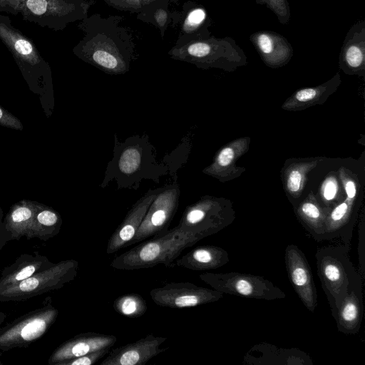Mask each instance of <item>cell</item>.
<instances>
[{"label": "cell", "mask_w": 365, "mask_h": 365, "mask_svg": "<svg viewBox=\"0 0 365 365\" xmlns=\"http://www.w3.org/2000/svg\"><path fill=\"white\" fill-rule=\"evenodd\" d=\"M258 3L266 4L280 19L282 24H287L289 18V9L287 0H256Z\"/></svg>", "instance_id": "cell-30"}, {"label": "cell", "mask_w": 365, "mask_h": 365, "mask_svg": "<svg viewBox=\"0 0 365 365\" xmlns=\"http://www.w3.org/2000/svg\"><path fill=\"white\" fill-rule=\"evenodd\" d=\"M339 184L335 175H328L319 190V202L330 210L344 200Z\"/></svg>", "instance_id": "cell-28"}, {"label": "cell", "mask_w": 365, "mask_h": 365, "mask_svg": "<svg viewBox=\"0 0 365 365\" xmlns=\"http://www.w3.org/2000/svg\"><path fill=\"white\" fill-rule=\"evenodd\" d=\"M322 158L290 159L286 162L281 174L284 190L294 201L301 197L308 173L317 167Z\"/></svg>", "instance_id": "cell-25"}, {"label": "cell", "mask_w": 365, "mask_h": 365, "mask_svg": "<svg viewBox=\"0 0 365 365\" xmlns=\"http://www.w3.org/2000/svg\"><path fill=\"white\" fill-rule=\"evenodd\" d=\"M113 307L116 312L128 318L140 317L148 309L146 301L137 293L118 297L114 300Z\"/></svg>", "instance_id": "cell-27"}, {"label": "cell", "mask_w": 365, "mask_h": 365, "mask_svg": "<svg viewBox=\"0 0 365 365\" xmlns=\"http://www.w3.org/2000/svg\"><path fill=\"white\" fill-rule=\"evenodd\" d=\"M284 262L289 280L306 308L314 312L317 294L309 264L304 252L295 245L287 246Z\"/></svg>", "instance_id": "cell-12"}, {"label": "cell", "mask_w": 365, "mask_h": 365, "mask_svg": "<svg viewBox=\"0 0 365 365\" xmlns=\"http://www.w3.org/2000/svg\"><path fill=\"white\" fill-rule=\"evenodd\" d=\"M153 302L160 307L182 309L217 302L223 293L191 282H170L150 290Z\"/></svg>", "instance_id": "cell-11"}, {"label": "cell", "mask_w": 365, "mask_h": 365, "mask_svg": "<svg viewBox=\"0 0 365 365\" xmlns=\"http://www.w3.org/2000/svg\"><path fill=\"white\" fill-rule=\"evenodd\" d=\"M42 203L34 200H21L12 205L2 220L1 243L19 240L29 232L33 219Z\"/></svg>", "instance_id": "cell-17"}, {"label": "cell", "mask_w": 365, "mask_h": 365, "mask_svg": "<svg viewBox=\"0 0 365 365\" xmlns=\"http://www.w3.org/2000/svg\"><path fill=\"white\" fill-rule=\"evenodd\" d=\"M344 245L319 247L315 254L317 275L334 317L351 289L363 278L350 260Z\"/></svg>", "instance_id": "cell-1"}, {"label": "cell", "mask_w": 365, "mask_h": 365, "mask_svg": "<svg viewBox=\"0 0 365 365\" xmlns=\"http://www.w3.org/2000/svg\"><path fill=\"white\" fill-rule=\"evenodd\" d=\"M250 38L262 61L271 68L284 66L292 56L291 45L278 34L270 31L257 32Z\"/></svg>", "instance_id": "cell-19"}, {"label": "cell", "mask_w": 365, "mask_h": 365, "mask_svg": "<svg viewBox=\"0 0 365 365\" xmlns=\"http://www.w3.org/2000/svg\"><path fill=\"white\" fill-rule=\"evenodd\" d=\"M297 217L317 241L324 240L325 222L330 211L323 207L317 197L310 192L294 207Z\"/></svg>", "instance_id": "cell-24"}, {"label": "cell", "mask_w": 365, "mask_h": 365, "mask_svg": "<svg viewBox=\"0 0 365 365\" xmlns=\"http://www.w3.org/2000/svg\"><path fill=\"white\" fill-rule=\"evenodd\" d=\"M230 261L228 252L215 245H203L188 252L175 261L178 267L194 271L215 269Z\"/></svg>", "instance_id": "cell-23"}, {"label": "cell", "mask_w": 365, "mask_h": 365, "mask_svg": "<svg viewBox=\"0 0 365 365\" xmlns=\"http://www.w3.org/2000/svg\"><path fill=\"white\" fill-rule=\"evenodd\" d=\"M206 18V13L204 9L197 8L191 11L185 20V24L188 28H196L200 26Z\"/></svg>", "instance_id": "cell-32"}, {"label": "cell", "mask_w": 365, "mask_h": 365, "mask_svg": "<svg viewBox=\"0 0 365 365\" xmlns=\"http://www.w3.org/2000/svg\"><path fill=\"white\" fill-rule=\"evenodd\" d=\"M362 281L358 282L343 299L334 316L339 331L345 334L359 332L364 314Z\"/></svg>", "instance_id": "cell-20"}, {"label": "cell", "mask_w": 365, "mask_h": 365, "mask_svg": "<svg viewBox=\"0 0 365 365\" xmlns=\"http://www.w3.org/2000/svg\"><path fill=\"white\" fill-rule=\"evenodd\" d=\"M235 219V212L229 200L205 195L185 207L175 227L201 240L219 232Z\"/></svg>", "instance_id": "cell-4"}, {"label": "cell", "mask_w": 365, "mask_h": 365, "mask_svg": "<svg viewBox=\"0 0 365 365\" xmlns=\"http://www.w3.org/2000/svg\"><path fill=\"white\" fill-rule=\"evenodd\" d=\"M78 262L62 260L0 291V302H21L59 289L78 274Z\"/></svg>", "instance_id": "cell-6"}, {"label": "cell", "mask_w": 365, "mask_h": 365, "mask_svg": "<svg viewBox=\"0 0 365 365\" xmlns=\"http://www.w3.org/2000/svg\"><path fill=\"white\" fill-rule=\"evenodd\" d=\"M59 311L46 298L43 306L0 327V351L26 348L41 338L55 323Z\"/></svg>", "instance_id": "cell-5"}, {"label": "cell", "mask_w": 365, "mask_h": 365, "mask_svg": "<svg viewBox=\"0 0 365 365\" xmlns=\"http://www.w3.org/2000/svg\"><path fill=\"white\" fill-rule=\"evenodd\" d=\"M23 1L24 0H0V12L17 15Z\"/></svg>", "instance_id": "cell-33"}, {"label": "cell", "mask_w": 365, "mask_h": 365, "mask_svg": "<svg viewBox=\"0 0 365 365\" xmlns=\"http://www.w3.org/2000/svg\"><path fill=\"white\" fill-rule=\"evenodd\" d=\"M55 263L38 252L22 254L1 273L0 291L5 287L26 279L33 274L52 267Z\"/></svg>", "instance_id": "cell-21"}, {"label": "cell", "mask_w": 365, "mask_h": 365, "mask_svg": "<svg viewBox=\"0 0 365 365\" xmlns=\"http://www.w3.org/2000/svg\"><path fill=\"white\" fill-rule=\"evenodd\" d=\"M62 224L63 220L59 212L42 203L33 219L26 237L28 240L38 238L42 241H48L59 233Z\"/></svg>", "instance_id": "cell-26"}, {"label": "cell", "mask_w": 365, "mask_h": 365, "mask_svg": "<svg viewBox=\"0 0 365 365\" xmlns=\"http://www.w3.org/2000/svg\"><path fill=\"white\" fill-rule=\"evenodd\" d=\"M111 348H104L85 355L68 360L62 365H92L109 353Z\"/></svg>", "instance_id": "cell-29"}, {"label": "cell", "mask_w": 365, "mask_h": 365, "mask_svg": "<svg viewBox=\"0 0 365 365\" xmlns=\"http://www.w3.org/2000/svg\"><path fill=\"white\" fill-rule=\"evenodd\" d=\"M168 339L152 334L113 349L101 365H144L168 348L160 346Z\"/></svg>", "instance_id": "cell-13"}, {"label": "cell", "mask_w": 365, "mask_h": 365, "mask_svg": "<svg viewBox=\"0 0 365 365\" xmlns=\"http://www.w3.org/2000/svg\"><path fill=\"white\" fill-rule=\"evenodd\" d=\"M199 277L212 289L223 294L267 301L286 297L282 289L270 280L259 275L237 272H205L200 274Z\"/></svg>", "instance_id": "cell-7"}, {"label": "cell", "mask_w": 365, "mask_h": 365, "mask_svg": "<svg viewBox=\"0 0 365 365\" xmlns=\"http://www.w3.org/2000/svg\"><path fill=\"white\" fill-rule=\"evenodd\" d=\"M83 11L81 0H24L19 14L26 21L57 31L80 19Z\"/></svg>", "instance_id": "cell-9"}, {"label": "cell", "mask_w": 365, "mask_h": 365, "mask_svg": "<svg viewBox=\"0 0 365 365\" xmlns=\"http://www.w3.org/2000/svg\"><path fill=\"white\" fill-rule=\"evenodd\" d=\"M180 196V187L176 182L160 187L129 245L166 234L178 210Z\"/></svg>", "instance_id": "cell-10"}, {"label": "cell", "mask_w": 365, "mask_h": 365, "mask_svg": "<svg viewBox=\"0 0 365 365\" xmlns=\"http://www.w3.org/2000/svg\"><path fill=\"white\" fill-rule=\"evenodd\" d=\"M0 39L12 54L24 78L34 92L52 86L51 70L34 43L14 27L7 16L0 15Z\"/></svg>", "instance_id": "cell-3"}, {"label": "cell", "mask_w": 365, "mask_h": 365, "mask_svg": "<svg viewBox=\"0 0 365 365\" xmlns=\"http://www.w3.org/2000/svg\"><path fill=\"white\" fill-rule=\"evenodd\" d=\"M341 83L337 73L328 81L314 86L301 88L285 100L282 108L287 111H300L309 107L321 105L333 94Z\"/></svg>", "instance_id": "cell-22"}, {"label": "cell", "mask_w": 365, "mask_h": 365, "mask_svg": "<svg viewBox=\"0 0 365 365\" xmlns=\"http://www.w3.org/2000/svg\"><path fill=\"white\" fill-rule=\"evenodd\" d=\"M250 142V137H242L228 143L216 153L212 163L202 173L222 182L238 178L245 168L237 166L236 162L247 152Z\"/></svg>", "instance_id": "cell-15"}, {"label": "cell", "mask_w": 365, "mask_h": 365, "mask_svg": "<svg viewBox=\"0 0 365 365\" xmlns=\"http://www.w3.org/2000/svg\"><path fill=\"white\" fill-rule=\"evenodd\" d=\"M6 317V314L4 312H0V327L5 320Z\"/></svg>", "instance_id": "cell-35"}, {"label": "cell", "mask_w": 365, "mask_h": 365, "mask_svg": "<svg viewBox=\"0 0 365 365\" xmlns=\"http://www.w3.org/2000/svg\"><path fill=\"white\" fill-rule=\"evenodd\" d=\"M2 220H3V210H2V209L0 207V250H1V248L3 247L1 246V225Z\"/></svg>", "instance_id": "cell-34"}, {"label": "cell", "mask_w": 365, "mask_h": 365, "mask_svg": "<svg viewBox=\"0 0 365 365\" xmlns=\"http://www.w3.org/2000/svg\"><path fill=\"white\" fill-rule=\"evenodd\" d=\"M339 66L349 75L365 76L364 22L352 26L343 43Z\"/></svg>", "instance_id": "cell-18"}, {"label": "cell", "mask_w": 365, "mask_h": 365, "mask_svg": "<svg viewBox=\"0 0 365 365\" xmlns=\"http://www.w3.org/2000/svg\"><path fill=\"white\" fill-rule=\"evenodd\" d=\"M117 341L114 335L96 332L78 334L59 345L50 355L49 365H62L68 360L104 348H111Z\"/></svg>", "instance_id": "cell-14"}, {"label": "cell", "mask_w": 365, "mask_h": 365, "mask_svg": "<svg viewBox=\"0 0 365 365\" xmlns=\"http://www.w3.org/2000/svg\"><path fill=\"white\" fill-rule=\"evenodd\" d=\"M338 175L346 197L329 211L325 222L324 240L340 237L349 247L361 197L359 183L349 170L341 168Z\"/></svg>", "instance_id": "cell-8"}, {"label": "cell", "mask_w": 365, "mask_h": 365, "mask_svg": "<svg viewBox=\"0 0 365 365\" xmlns=\"http://www.w3.org/2000/svg\"><path fill=\"white\" fill-rule=\"evenodd\" d=\"M0 125L16 130L24 129L21 120L1 106H0Z\"/></svg>", "instance_id": "cell-31"}, {"label": "cell", "mask_w": 365, "mask_h": 365, "mask_svg": "<svg viewBox=\"0 0 365 365\" xmlns=\"http://www.w3.org/2000/svg\"><path fill=\"white\" fill-rule=\"evenodd\" d=\"M199 241L175 227L164 235L153 237L116 256L111 261L110 266L123 270L148 269L158 264L172 267L173 262L185 248Z\"/></svg>", "instance_id": "cell-2"}, {"label": "cell", "mask_w": 365, "mask_h": 365, "mask_svg": "<svg viewBox=\"0 0 365 365\" xmlns=\"http://www.w3.org/2000/svg\"><path fill=\"white\" fill-rule=\"evenodd\" d=\"M2 364H3V362L0 359V365H2Z\"/></svg>", "instance_id": "cell-36"}, {"label": "cell", "mask_w": 365, "mask_h": 365, "mask_svg": "<svg viewBox=\"0 0 365 365\" xmlns=\"http://www.w3.org/2000/svg\"><path fill=\"white\" fill-rule=\"evenodd\" d=\"M160 188L149 190L129 210L108 240L106 254H113L129 245Z\"/></svg>", "instance_id": "cell-16"}]
</instances>
